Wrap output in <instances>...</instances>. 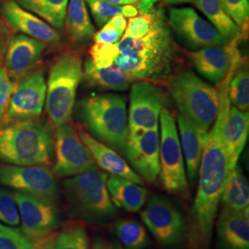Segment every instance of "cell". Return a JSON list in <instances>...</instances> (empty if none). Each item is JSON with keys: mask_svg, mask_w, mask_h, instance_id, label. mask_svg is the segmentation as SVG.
Returning a JSON list of instances; mask_svg holds the SVG:
<instances>
[{"mask_svg": "<svg viewBox=\"0 0 249 249\" xmlns=\"http://www.w3.org/2000/svg\"><path fill=\"white\" fill-rule=\"evenodd\" d=\"M53 150L55 162L53 172L55 176L71 178L95 165L88 147L71 123L56 127Z\"/></svg>", "mask_w": 249, "mask_h": 249, "instance_id": "obj_11", "label": "cell"}, {"mask_svg": "<svg viewBox=\"0 0 249 249\" xmlns=\"http://www.w3.org/2000/svg\"><path fill=\"white\" fill-rule=\"evenodd\" d=\"M21 231L28 240L43 247L60 225V213L53 200L23 192H15Z\"/></svg>", "mask_w": 249, "mask_h": 249, "instance_id": "obj_9", "label": "cell"}, {"mask_svg": "<svg viewBox=\"0 0 249 249\" xmlns=\"http://www.w3.org/2000/svg\"><path fill=\"white\" fill-rule=\"evenodd\" d=\"M221 202L223 208L233 212L242 213L249 208V181L239 165H236L229 172Z\"/></svg>", "mask_w": 249, "mask_h": 249, "instance_id": "obj_26", "label": "cell"}, {"mask_svg": "<svg viewBox=\"0 0 249 249\" xmlns=\"http://www.w3.org/2000/svg\"><path fill=\"white\" fill-rule=\"evenodd\" d=\"M108 175L96 165L67 179L63 183L72 213L92 223H103L117 214L112 202L107 181Z\"/></svg>", "mask_w": 249, "mask_h": 249, "instance_id": "obj_6", "label": "cell"}, {"mask_svg": "<svg viewBox=\"0 0 249 249\" xmlns=\"http://www.w3.org/2000/svg\"><path fill=\"white\" fill-rule=\"evenodd\" d=\"M0 249H45V246L37 247L22 231L0 223Z\"/></svg>", "mask_w": 249, "mask_h": 249, "instance_id": "obj_32", "label": "cell"}, {"mask_svg": "<svg viewBox=\"0 0 249 249\" xmlns=\"http://www.w3.org/2000/svg\"><path fill=\"white\" fill-rule=\"evenodd\" d=\"M45 43L24 35L10 36L4 54V68L11 79L18 80L39 62Z\"/></svg>", "mask_w": 249, "mask_h": 249, "instance_id": "obj_18", "label": "cell"}, {"mask_svg": "<svg viewBox=\"0 0 249 249\" xmlns=\"http://www.w3.org/2000/svg\"><path fill=\"white\" fill-rule=\"evenodd\" d=\"M168 24L179 41L191 51L205 46L225 45L213 25L191 8L170 9Z\"/></svg>", "mask_w": 249, "mask_h": 249, "instance_id": "obj_14", "label": "cell"}, {"mask_svg": "<svg viewBox=\"0 0 249 249\" xmlns=\"http://www.w3.org/2000/svg\"><path fill=\"white\" fill-rule=\"evenodd\" d=\"M45 249H89V236L80 224H70L46 241Z\"/></svg>", "mask_w": 249, "mask_h": 249, "instance_id": "obj_29", "label": "cell"}, {"mask_svg": "<svg viewBox=\"0 0 249 249\" xmlns=\"http://www.w3.org/2000/svg\"><path fill=\"white\" fill-rule=\"evenodd\" d=\"M78 115L90 136L124 152L128 138V116L124 97L116 93L89 95L80 100Z\"/></svg>", "mask_w": 249, "mask_h": 249, "instance_id": "obj_4", "label": "cell"}, {"mask_svg": "<svg viewBox=\"0 0 249 249\" xmlns=\"http://www.w3.org/2000/svg\"><path fill=\"white\" fill-rule=\"evenodd\" d=\"M180 146L187 166V178L191 185L196 183L207 134L201 132L184 116H178Z\"/></svg>", "mask_w": 249, "mask_h": 249, "instance_id": "obj_22", "label": "cell"}, {"mask_svg": "<svg viewBox=\"0 0 249 249\" xmlns=\"http://www.w3.org/2000/svg\"><path fill=\"white\" fill-rule=\"evenodd\" d=\"M216 227L221 249H249V218L243 213L223 208Z\"/></svg>", "mask_w": 249, "mask_h": 249, "instance_id": "obj_21", "label": "cell"}, {"mask_svg": "<svg viewBox=\"0 0 249 249\" xmlns=\"http://www.w3.org/2000/svg\"><path fill=\"white\" fill-rule=\"evenodd\" d=\"M142 209V220L160 245L169 248L177 247L186 240V218L168 198L152 195Z\"/></svg>", "mask_w": 249, "mask_h": 249, "instance_id": "obj_10", "label": "cell"}, {"mask_svg": "<svg viewBox=\"0 0 249 249\" xmlns=\"http://www.w3.org/2000/svg\"><path fill=\"white\" fill-rule=\"evenodd\" d=\"M223 9L234 23L246 30L249 25V0H221Z\"/></svg>", "mask_w": 249, "mask_h": 249, "instance_id": "obj_36", "label": "cell"}, {"mask_svg": "<svg viewBox=\"0 0 249 249\" xmlns=\"http://www.w3.org/2000/svg\"><path fill=\"white\" fill-rule=\"evenodd\" d=\"M119 53L116 44L95 43L89 49V59L97 68H107L114 64Z\"/></svg>", "mask_w": 249, "mask_h": 249, "instance_id": "obj_35", "label": "cell"}, {"mask_svg": "<svg viewBox=\"0 0 249 249\" xmlns=\"http://www.w3.org/2000/svg\"><path fill=\"white\" fill-rule=\"evenodd\" d=\"M46 82L43 72L33 71L15 82L4 123L34 120L41 116L45 105Z\"/></svg>", "mask_w": 249, "mask_h": 249, "instance_id": "obj_12", "label": "cell"}, {"mask_svg": "<svg viewBox=\"0 0 249 249\" xmlns=\"http://www.w3.org/2000/svg\"><path fill=\"white\" fill-rule=\"evenodd\" d=\"M159 128L129 132L124 153L131 168L143 180L153 183L160 174Z\"/></svg>", "mask_w": 249, "mask_h": 249, "instance_id": "obj_15", "label": "cell"}, {"mask_svg": "<svg viewBox=\"0 0 249 249\" xmlns=\"http://www.w3.org/2000/svg\"><path fill=\"white\" fill-rule=\"evenodd\" d=\"M193 3L219 32L225 44L240 34V28L227 15L221 0H194Z\"/></svg>", "mask_w": 249, "mask_h": 249, "instance_id": "obj_27", "label": "cell"}, {"mask_svg": "<svg viewBox=\"0 0 249 249\" xmlns=\"http://www.w3.org/2000/svg\"><path fill=\"white\" fill-rule=\"evenodd\" d=\"M67 34L73 43L86 44L95 33L84 0H70L65 23Z\"/></svg>", "mask_w": 249, "mask_h": 249, "instance_id": "obj_24", "label": "cell"}, {"mask_svg": "<svg viewBox=\"0 0 249 249\" xmlns=\"http://www.w3.org/2000/svg\"><path fill=\"white\" fill-rule=\"evenodd\" d=\"M160 180L171 194H185L188 189L185 161L174 116L166 108L160 115Z\"/></svg>", "mask_w": 249, "mask_h": 249, "instance_id": "obj_8", "label": "cell"}, {"mask_svg": "<svg viewBox=\"0 0 249 249\" xmlns=\"http://www.w3.org/2000/svg\"><path fill=\"white\" fill-rule=\"evenodd\" d=\"M82 78L83 66L80 54L63 53L53 63L46 83L45 108L55 128L70 123Z\"/></svg>", "mask_w": 249, "mask_h": 249, "instance_id": "obj_7", "label": "cell"}, {"mask_svg": "<svg viewBox=\"0 0 249 249\" xmlns=\"http://www.w3.org/2000/svg\"><path fill=\"white\" fill-rule=\"evenodd\" d=\"M163 3L168 5H178V4H184V3H193L194 0H161Z\"/></svg>", "mask_w": 249, "mask_h": 249, "instance_id": "obj_45", "label": "cell"}, {"mask_svg": "<svg viewBox=\"0 0 249 249\" xmlns=\"http://www.w3.org/2000/svg\"><path fill=\"white\" fill-rule=\"evenodd\" d=\"M151 12L152 24L146 36L136 39L124 35L116 43L120 53L113 65L134 80H163L176 59V44L162 11L153 8Z\"/></svg>", "mask_w": 249, "mask_h": 249, "instance_id": "obj_2", "label": "cell"}, {"mask_svg": "<svg viewBox=\"0 0 249 249\" xmlns=\"http://www.w3.org/2000/svg\"><path fill=\"white\" fill-rule=\"evenodd\" d=\"M124 31L116 29L106 23L97 33L92 36L95 43L98 44H116L119 42Z\"/></svg>", "mask_w": 249, "mask_h": 249, "instance_id": "obj_39", "label": "cell"}, {"mask_svg": "<svg viewBox=\"0 0 249 249\" xmlns=\"http://www.w3.org/2000/svg\"><path fill=\"white\" fill-rule=\"evenodd\" d=\"M152 24V12L151 9L149 12L142 13L141 15H137L133 18H129L128 22L126 23L124 35L133 37L136 39L142 38L146 36Z\"/></svg>", "mask_w": 249, "mask_h": 249, "instance_id": "obj_37", "label": "cell"}, {"mask_svg": "<svg viewBox=\"0 0 249 249\" xmlns=\"http://www.w3.org/2000/svg\"><path fill=\"white\" fill-rule=\"evenodd\" d=\"M169 90L180 115L208 134L218 116L219 90L189 70L178 73L171 80Z\"/></svg>", "mask_w": 249, "mask_h": 249, "instance_id": "obj_5", "label": "cell"}, {"mask_svg": "<svg viewBox=\"0 0 249 249\" xmlns=\"http://www.w3.org/2000/svg\"><path fill=\"white\" fill-rule=\"evenodd\" d=\"M92 249H104V243L101 240H95L92 246Z\"/></svg>", "mask_w": 249, "mask_h": 249, "instance_id": "obj_47", "label": "cell"}, {"mask_svg": "<svg viewBox=\"0 0 249 249\" xmlns=\"http://www.w3.org/2000/svg\"><path fill=\"white\" fill-rule=\"evenodd\" d=\"M107 187L114 205L128 213L140 212L148 200V189L125 178L111 175Z\"/></svg>", "mask_w": 249, "mask_h": 249, "instance_id": "obj_23", "label": "cell"}, {"mask_svg": "<svg viewBox=\"0 0 249 249\" xmlns=\"http://www.w3.org/2000/svg\"><path fill=\"white\" fill-rule=\"evenodd\" d=\"M21 8L36 14L49 25L63 29L70 0H14Z\"/></svg>", "mask_w": 249, "mask_h": 249, "instance_id": "obj_28", "label": "cell"}, {"mask_svg": "<svg viewBox=\"0 0 249 249\" xmlns=\"http://www.w3.org/2000/svg\"><path fill=\"white\" fill-rule=\"evenodd\" d=\"M9 38H10L9 30L0 19V64L4 60V54H5L6 47L8 45Z\"/></svg>", "mask_w": 249, "mask_h": 249, "instance_id": "obj_40", "label": "cell"}, {"mask_svg": "<svg viewBox=\"0 0 249 249\" xmlns=\"http://www.w3.org/2000/svg\"><path fill=\"white\" fill-rule=\"evenodd\" d=\"M228 98L232 107L248 112L249 107V75L245 60L232 72L228 85Z\"/></svg>", "mask_w": 249, "mask_h": 249, "instance_id": "obj_31", "label": "cell"}, {"mask_svg": "<svg viewBox=\"0 0 249 249\" xmlns=\"http://www.w3.org/2000/svg\"><path fill=\"white\" fill-rule=\"evenodd\" d=\"M230 172L228 155L216 128L207 134L198 169L196 197L190 212L187 242L191 249H208Z\"/></svg>", "mask_w": 249, "mask_h": 249, "instance_id": "obj_1", "label": "cell"}, {"mask_svg": "<svg viewBox=\"0 0 249 249\" xmlns=\"http://www.w3.org/2000/svg\"><path fill=\"white\" fill-rule=\"evenodd\" d=\"M196 71L214 84L222 83L231 67V53L226 46H205L188 53Z\"/></svg>", "mask_w": 249, "mask_h": 249, "instance_id": "obj_20", "label": "cell"}, {"mask_svg": "<svg viewBox=\"0 0 249 249\" xmlns=\"http://www.w3.org/2000/svg\"><path fill=\"white\" fill-rule=\"evenodd\" d=\"M83 74L90 85L109 90H124L129 88L133 77L112 65L107 68H97L90 59L84 63Z\"/></svg>", "mask_w": 249, "mask_h": 249, "instance_id": "obj_25", "label": "cell"}, {"mask_svg": "<svg viewBox=\"0 0 249 249\" xmlns=\"http://www.w3.org/2000/svg\"><path fill=\"white\" fill-rule=\"evenodd\" d=\"M104 249H123V248L118 243L111 241L107 244H104Z\"/></svg>", "mask_w": 249, "mask_h": 249, "instance_id": "obj_46", "label": "cell"}, {"mask_svg": "<svg viewBox=\"0 0 249 249\" xmlns=\"http://www.w3.org/2000/svg\"><path fill=\"white\" fill-rule=\"evenodd\" d=\"M0 222L10 226L19 223L18 205L14 194L0 189Z\"/></svg>", "mask_w": 249, "mask_h": 249, "instance_id": "obj_34", "label": "cell"}, {"mask_svg": "<svg viewBox=\"0 0 249 249\" xmlns=\"http://www.w3.org/2000/svg\"><path fill=\"white\" fill-rule=\"evenodd\" d=\"M158 0H140L138 7L139 10L141 11V13H146L149 12L151 9L154 8V4L157 2Z\"/></svg>", "mask_w": 249, "mask_h": 249, "instance_id": "obj_43", "label": "cell"}, {"mask_svg": "<svg viewBox=\"0 0 249 249\" xmlns=\"http://www.w3.org/2000/svg\"><path fill=\"white\" fill-rule=\"evenodd\" d=\"M87 2L90 13L98 27L104 26L116 15H122V6L113 4L107 0H87Z\"/></svg>", "mask_w": 249, "mask_h": 249, "instance_id": "obj_33", "label": "cell"}, {"mask_svg": "<svg viewBox=\"0 0 249 249\" xmlns=\"http://www.w3.org/2000/svg\"><path fill=\"white\" fill-rule=\"evenodd\" d=\"M139 9H137L132 4L124 5L122 7V15L124 18H133L139 15Z\"/></svg>", "mask_w": 249, "mask_h": 249, "instance_id": "obj_42", "label": "cell"}, {"mask_svg": "<svg viewBox=\"0 0 249 249\" xmlns=\"http://www.w3.org/2000/svg\"><path fill=\"white\" fill-rule=\"evenodd\" d=\"M15 87V81L9 76L4 67L0 66V121L7 113L9 99Z\"/></svg>", "mask_w": 249, "mask_h": 249, "instance_id": "obj_38", "label": "cell"}, {"mask_svg": "<svg viewBox=\"0 0 249 249\" xmlns=\"http://www.w3.org/2000/svg\"><path fill=\"white\" fill-rule=\"evenodd\" d=\"M0 13L13 30L45 44H57L60 40L53 27L36 14L21 8L14 0H2Z\"/></svg>", "mask_w": 249, "mask_h": 249, "instance_id": "obj_17", "label": "cell"}, {"mask_svg": "<svg viewBox=\"0 0 249 249\" xmlns=\"http://www.w3.org/2000/svg\"><path fill=\"white\" fill-rule=\"evenodd\" d=\"M113 4H116L118 6H122V5H128V4H134V3H138L139 0H107Z\"/></svg>", "mask_w": 249, "mask_h": 249, "instance_id": "obj_44", "label": "cell"}, {"mask_svg": "<svg viewBox=\"0 0 249 249\" xmlns=\"http://www.w3.org/2000/svg\"><path fill=\"white\" fill-rule=\"evenodd\" d=\"M114 230L123 249H145L151 245L145 227L135 220H118Z\"/></svg>", "mask_w": 249, "mask_h": 249, "instance_id": "obj_30", "label": "cell"}, {"mask_svg": "<svg viewBox=\"0 0 249 249\" xmlns=\"http://www.w3.org/2000/svg\"><path fill=\"white\" fill-rule=\"evenodd\" d=\"M0 184L52 200L58 193L55 175L45 165H0Z\"/></svg>", "mask_w": 249, "mask_h": 249, "instance_id": "obj_13", "label": "cell"}, {"mask_svg": "<svg viewBox=\"0 0 249 249\" xmlns=\"http://www.w3.org/2000/svg\"><path fill=\"white\" fill-rule=\"evenodd\" d=\"M79 135L81 141L88 147L95 160V163L98 164L101 169L111 174L112 176L125 178L141 186L144 185L142 178L131 168L128 162L114 149L110 148L105 143L99 142L95 138L90 136V134L83 130H80Z\"/></svg>", "mask_w": 249, "mask_h": 249, "instance_id": "obj_19", "label": "cell"}, {"mask_svg": "<svg viewBox=\"0 0 249 249\" xmlns=\"http://www.w3.org/2000/svg\"><path fill=\"white\" fill-rule=\"evenodd\" d=\"M163 96L148 81H136L131 86L128 111L129 132L158 128Z\"/></svg>", "mask_w": 249, "mask_h": 249, "instance_id": "obj_16", "label": "cell"}, {"mask_svg": "<svg viewBox=\"0 0 249 249\" xmlns=\"http://www.w3.org/2000/svg\"><path fill=\"white\" fill-rule=\"evenodd\" d=\"M51 131L36 119L0 126V160L13 165H45L53 162Z\"/></svg>", "mask_w": 249, "mask_h": 249, "instance_id": "obj_3", "label": "cell"}, {"mask_svg": "<svg viewBox=\"0 0 249 249\" xmlns=\"http://www.w3.org/2000/svg\"><path fill=\"white\" fill-rule=\"evenodd\" d=\"M107 23L109 24V25H111V26L115 27L116 29L124 31L125 28H126V23L127 22H126V19H125L123 15L118 14V15H116V16H114V17L110 18Z\"/></svg>", "mask_w": 249, "mask_h": 249, "instance_id": "obj_41", "label": "cell"}]
</instances>
